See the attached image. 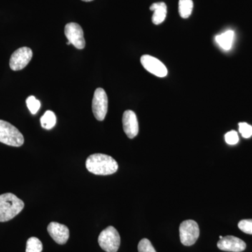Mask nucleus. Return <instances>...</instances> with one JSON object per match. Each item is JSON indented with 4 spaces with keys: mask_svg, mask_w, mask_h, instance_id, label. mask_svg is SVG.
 I'll list each match as a JSON object with an SVG mask.
<instances>
[{
    "mask_svg": "<svg viewBox=\"0 0 252 252\" xmlns=\"http://www.w3.org/2000/svg\"><path fill=\"white\" fill-rule=\"evenodd\" d=\"M86 167L89 172L96 175H112L119 168L115 159L102 154H94L88 157Z\"/></svg>",
    "mask_w": 252,
    "mask_h": 252,
    "instance_id": "1",
    "label": "nucleus"
},
{
    "mask_svg": "<svg viewBox=\"0 0 252 252\" xmlns=\"http://www.w3.org/2000/svg\"><path fill=\"white\" fill-rule=\"evenodd\" d=\"M25 204L14 194L6 193L0 195V222H6L21 213Z\"/></svg>",
    "mask_w": 252,
    "mask_h": 252,
    "instance_id": "2",
    "label": "nucleus"
},
{
    "mask_svg": "<svg viewBox=\"0 0 252 252\" xmlns=\"http://www.w3.org/2000/svg\"><path fill=\"white\" fill-rule=\"evenodd\" d=\"M0 142L11 147H20L24 144V137L15 126L0 120Z\"/></svg>",
    "mask_w": 252,
    "mask_h": 252,
    "instance_id": "3",
    "label": "nucleus"
},
{
    "mask_svg": "<svg viewBox=\"0 0 252 252\" xmlns=\"http://www.w3.org/2000/svg\"><path fill=\"white\" fill-rule=\"evenodd\" d=\"M98 243L100 248L106 252H117L121 244L119 232L114 227H107L99 234Z\"/></svg>",
    "mask_w": 252,
    "mask_h": 252,
    "instance_id": "4",
    "label": "nucleus"
},
{
    "mask_svg": "<svg viewBox=\"0 0 252 252\" xmlns=\"http://www.w3.org/2000/svg\"><path fill=\"white\" fill-rule=\"evenodd\" d=\"M181 243L185 246H191L196 243L200 235L198 224L193 220H186L180 226Z\"/></svg>",
    "mask_w": 252,
    "mask_h": 252,
    "instance_id": "5",
    "label": "nucleus"
},
{
    "mask_svg": "<svg viewBox=\"0 0 252 252\" xmlns=\"http://www.w3.org/2000/svg\"><path fill=\"white\" fill-rule=\"evenodd\" d=\"M93 113L94 118L102 122L107 115L108 109V97L102 88L96 89L94 93L92 102Z\"/></svg>",
    "mask_w": 252,
    "mask_h": 252,
    "instance_id": "6",
    "label": "nucleus"
},
{
    "mask_svg": "<svg viewBox=\"0 0 252 252\" xmlns=\"http://www.w3.org/2000/svg\"><path fill=\"white\" fill-rule=\"evenodd\" d=\"M32 51L28 47H21L15 51L10 59L9 65L14 71L24 69L32 58Z\"/></svg>",
    "mask_w": 252,
    "mask_h": 252,
    "instance_id": "7",
    "label": "nucleus"
},
{
    "mask_svg": "<svg viewBox=\"0 0 252 252\" xmlns=\"http://www.w3.org/2000/svg\"><path fill=\"white\" fill-rule=\"evenodd\" d=\"M64 34L74 47L78 49L85 48L86 41L84 39V31L82 28L76 23H69L64 28Z\"/></svg>",
    "mask_w": 252,
    "mask_h": 252,
    "instance_id": "8",
    "label": "nucleus"
},
{
    "mask_svg": "<svg viewBox=\"0 0 252 252\" xmlns=\"http://www.w3.org/2000/svg\"><path fill=\"white\" fill-rule=\"evenodd\" d=\"M141 63L146 70L148 71L151 74L158 77H166L167 69L165 64L156 59L153 56L149 55H144L141 58Z\"/></svg>",
    "mask_w": 252,
    "mask_h": 252,
    "instance_id": "9",
    "label": "nucleus"
},
{
    "mask_svg": "<svg viewBox=\"0 0 252 252\" xmlns=\"http://www.w3.org/2000/svg\"><path fill=\"white\" fill-rule=\"evenodd\" d=\"M217 247L222 251L242 252L246 249V243L241 239L232 235H227L217 243Z\"/></svg>",
    "mask_w": 252,
    "mask_h": 252,
    "instance_id": "10",
    "label": "nucleus"
},
{
    "mask_svg": "<svg viewBox=\"0 0 252 252\" xmlns=\"http://www.w3.org/2000/svg\"><path fill=\"white\" fill-rule=\"evenodd\" d=\"M124 130L130 139L135 138L139 132V124L135 113L132 110H126L122 119Z\"/></svg>",
    "mask_w": 252,
    "mask_h": 252,
    "instance_id": "11",
    "label": "nucleus"
},
{
    "mask_svg": "<svg viewBox=\"0 0 252 252\" xmlns=\"http://www.w3.org/2000/svg\"><path fill=\"white\" fill-rule=\"evenodd\" d=\"M47 230L50 236L56 243L64 245L67 243L69 237V230L66 225L57 222H51L48 225Z\"/></svg>",
    "mask_w": 252,
    "mask_h": 252,
    "instance_id": "12",
    "label": "nucleus"
},
{
    "mask_svg": "<svg viewBox=\"0 0 252 252\" xmlns=\"http://www.w3.org/2000/svg\"><path fill=\"white\" fill-rule=\"evenodd\" d=\"M150 10L154 11L152 16V22L154 24H161L165 21L167 16V6L165 3H154L150 6Z\"/></svg>",
    "mask_w": 252,
    "mask_h": 252,
    "instance_id": "13",
    "label": "nucleus"
},
{
    "mask_svg": "<svg viewBox=\"0 0 252 252\" xmlns=\"http://www.w3.org/2000/svg\"><path fill=\"white\" fill-rule=\"evenodd\" d=\"M235 33L233 31H228L215 37L217 44L224 51L231 49L234 40Z\"/></svg>",
    "mask_w": 252,
    "mask_h": 252,
    "instance_id": "14",
    "label": "nucleus"
},
{
    "mask_svg": "<svg viewBox=\"0 0 252 252\" xmlns=\"http://www.w3.org/2000/svg\"><path fill=\"white\" fill-rule=\"evenodd\" d=\"M193 2L192 0H180L179 1V13L181 17L188 18L192 14Z\"/></svg>",
    "mask_w": 252,
    "mask_h": 252,
    "instance_id": "15",
    "label": "nucleus"
},
{
    "mask_svg": "<svg viewBox=\"0 0 252 252\" xmlns=\"http://www.w3.org/2000/svg\"><path fill=\"white\" fill-rule=\"evenodd\" d=\"M40 122L42 127L46 130L53 128L56 124V114L52 111H46L44 115L41 117Z\"/></svg>",
    "mask_w": 252,
    "mask_h": 252,
    "instance_id": "16",
    "label": "nucleus"
},
{
    "mask_svg": "<svg viewBox=\"0 0 252 252\" xmlns=\"http://www.w3.org/2000/svg\"><path fill=\"white\" fill-rule=\"evenodd\" d=\"M43 250L42 243L35 237L28 239L26 252H41Z\"/></svg>",
    "mask_w": 252,
    "mask_h": 252,
    "instance_id": "17",
    "label": "nucleus"
},
{
    "mask_svg": "<svg viewBox=\"0 0 252 252\" xmlns=\"http://www.w3.org/2000/svg\"><path fill=\"white\" fill-rule=\"evenodd\" d=\"M26 104H27L28 108L30 112L32 114H36V112L40 109L41 103L34 96L31 95L28 97L26 99Z\"/></svg>",
    "mask_w": 252,
    "mask_h": 252,
    "instance_id": "18",
    "label": "nucleus"
},
{
    "mask_svg": "<svg viewBox=\"0 0 252 252\" xmlns=\"http://www.w3.org/2000/svg\"><path fill=\"white\" fill-rule=\"evenodd\" d=\"M139 252H157L148 239L144 238L138 244Z\"/></svg>",
    "mask_w": 252,
    "mask_h": 252,
    "instance_id": "19",
    "label": "nucleus"
},
{
    "mask_svg": "<svg viewBox=\"0 0 252 252\" xmlns=\"http://www.w3.org/2000/svg\"><path fill=\"white\" fill-rule=\"evenodd\" d=\"M239 131L244 138H250L252 136V126L247 123H239Z\"/></svg>",
    "mask_w": 252,
    "mask_h": 252,
    "instance_id": "20",
    "label": "nucleus"
},
{
    "mask_svg": "<svg viewBox=\"0 0 252 252\" xmlns=\"http://www.w3.org/2000/svg\"><path fill=\"white\" fill-rule=\"evenodd\" d=\"M238 228L244 233L252 235V220H240L238 223Z\"/></svg>",
    "mask_w": 252,
    "mask_h": 252,
    "instance_id": "21",
    "label": "nucleus"
},
{
    "mask_svg": "<svg viewBox=\"0 0 252 252\" xmlns=\"http://www.w3.org/2000/svg\"><path fill=\"white\" fill-rule=\"evenodd\" d=\"M225 140L227 144H230V145H235L239 142L238 132L235 130L227 132L225 135Z\"/></svg>",
    "mask_w": 252,
    "mask_h": 252,
    "instance_id": "22",
    "label": "nucleus"
},
{
    "mask_svg": "<svg viewBox=\"0 0 252 252\" xmlns=\"http://www.w3.org/2000/svg\"><path fill=\"white\" fill-rule=\"evenodd\" d=\"M82 1H86V2H89V1H93V0H82Z\"/></svg>",
    "mask_w": 252,
    "mask_h": 252,
    "instance_id": "23",
    "label": "nucleus"
},
{
    "mask_svg": "<svg viewBox=\"0 0 252 252\" xmlns=\"http://www.w3.org/2000/svg\"><path fill=\"white\" fill-rule=\"evenodd\" d=\"M223 238V236H221V235H220V239H222Z\"/></svg>",
    "mask_w": 252,
    "mask_h": 252,
    "instance_id": "24",
    "label": "nucleus"
}]
</instances>
